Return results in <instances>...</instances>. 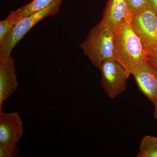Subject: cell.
<instances>
[{
  "mask_svg": "<svg viewBox=\"0 0 157 157\" xmlns=\"http://www.w3.org/2000/svg\"><path fill=\"white\" fill-rule=\"evenodd\" d=\"M127 2L133 15L140 14L147 9V0H127Z\"/></svg>",
  "mask_w": 157,
  "mask_h": 157,
  "instance_id": "cell-13",
  "label": "cell"
},
{
  "mask_svg": "<svg viewBox=\"0 0 157 157\" xmlns=\"http://www.w3.org/2000/svg\"><path fill=\"white\" fill-rule=\"evenodd\" d=\"M17 23L9 14L6 18L0 21V42H2Z\"/></svg>",
  "mask_w": 157,
  "mask_h": 157,
  "instance_id": "cell-12",
  "label": "cell"
},
{
  "mask_svg": "<svg viewBox=\"0 0 157 157\" xmlns=\"http://www.w3.org/2000/svg\"><path fill=\"white\" fill-rule=\"evenodd\" d=\"M101 86L110 99H114L127 88L130 74L114 58L107 59L101 64Z\"/></svg>",
  "mask_w": 157,
  "mask_h": 157,
  "instance_id": "cell-4",
  "label": "cell"
},
{
  "mask_svg": "<svg viewBox=\"0 0 157 157\" xmlns=\"http://www.w3.org/2000/svg\"><path fill=\"white\" fill-rule=\"evenodd\" d=\"M113 41V58L132 75L139 65L147 59V55L131 23L122 24L114 29Z\"/></svg>",
  "mask_w": 157,
  "mask_h": 157,
  "instance_id": "cell-1",
  "label": "cell"
},
{
  "mask_svg": "<svg viewBox=\"0 0 157 157\" xmlns=\"http://www.w3.org/2000/svg\"><path fill=\"white\" fill-rule=\"evenodd\" d=\"M147 9L157 16V0H147Z\"/></svg>",
  "mask_w": 157,
  "mask_h": 157,
  "instance_id": "cell-15",
  "label": "cell"
},
{
  "mask_svg": "<svg viewBox=\"0 0 157 157\" xmlns=\"http://www.w3.org/2000/svg\"><path fill=\"white\" fill-rule=\"evenodd\" d=\"M18 86L15 60L11 56L0 62V111L2 110L4 102L17 91Z\"/></svg>",
  "mask_w": 157,
  "mask_h": 157,
  "instance_id": "cell-9",
  "label": "cell"
},
{
  "mask_svg": "<svg viewBox=\"0 0 157 157\" xmlns=\"http://www.w3.org/2000/svg\"><path fill=\"white\" fill-rule=\"evenodd\" d=\"M127 0H108L101 22L114 31L124 23H131L133 17Z\"/></svg>",
  "mask_w": 157,
  "mask_h": 157,
  "instance_id": "cell-8",
  "label": "cell"
},
{
  "mask_svg": "<svg viewBox=\"0 0 157 157\" xmlns=\"http://www.w3.org/2000/svg\"><path fill=\"white\" fill-rule=\"evenodd\" d=\"M138 89L152 103H157V68L147 59L137 67L133 74Z\"/></svg>",
  "mask_w": 157,
  "mask_h": 157,
  "instance_id": "cell-6",
  "label": "cell"
},
{
  "mask_svg": "<svg viewBox=\"0 0 157 157\" xmlns=\"http://www.w3.org/2000/svg\"><path fill=\"white\" fill-rule=\"evenodd\" d=\"M131 24L147 56H157V16L147 9L134 15Z\"/></svg>",
  "mask_w": 157,
  "mask_h": 157,
  "instance_id": "cell-5",
  "label": "cell"
},
{
  "mask_svg": "<svg viewBox=\"0 0 157 157\" xmlns=\"http://www.w3.org/2000/svg\"><path fill=\"white\" fill-rule=\"evenodd\" d=\"M147 59L153 66L157 68V56H147Z\"/></svg>",
  "mask_w": 157,
  "mask_h": 157,
  "instance_id": "cell-16",
  "label": "cell"
},
{
  "mask_svg": "<svg viewBox=\"0 0 157 157\" xmlns=\"http://www.w3.org/2000/svg\"><path fill=\"white\" fill-rule=\"evenodd\" d=\"M57 0H33L30 2L19 8L16 11H12L10 15L16 20L17 23L24 17L47 8Z\"/></svg>",
  "mask_w": 157,
  "mask_h": 157,
  "instance_id": "cell-10",
  "label": "cell"
},
{
  "mask_svg": "<svg viewBox=\"0 0 157 157\" xmlns=\"http://www.w3.org/2000/svg\"><path fill=\"white\" fill-rule=\"evenodd\" d=\"M155 109L154 111V117L155 119L157 120V103L155 105Z\"/></svg>",
  "mask_w": 157,
  "mask_h": 157,
  "instance_id": "cell-17",
  "label": "cell"
},
{
  "mask_svg": "<svg viewBox=\"0 0 157 157\" xmlns=\"http://www.w3.org/2000/svg\"><path fill=\"white\" fill-rule=\"evenodd\" d=\"M23 134V126L19 113L0 111V144L17 146Z\"/></svg>",
  "mask_w": 157,
  "mask_h": 157,
  "instance_id": "cell-7",
  "label": "cell"
},
{
  "mask_svg": "<svg viewBox=\"0 0 157 157\" xmlns=\"http://www.w3.org/2000/svg\"><path fill=\"white\" fill-rule=\"evenodd\" d=\"M137 157H157V137L144 136L140 141Z\"/></svg>",
  "mask_w": 157,
  "mask_h": 157,
  "instance_id": "cell-11",
  "label": "cell"
},
{
  "mask_svg": "<svg viewBox=\"0 0 157 157\" xmlns=\"http://www.w3.org/2000/svg\"><path fill=\"white\" fill-rule=\"evenodd\" d=\"M63 1L57 0L47 8L21 19L2 42H0V62L11 56L14 47L33 27L45 17L57 14Z\"/></svg>",
  "mask_w": 157,
  "mask_h": 157,
  "instance_id": "cell-3",
  "label": "cell"
},
{
  "mask_svg": "<svg viewBox=\"0 0 157 157\" xmlns=\"http://www.w3.org/2000/svg\"><path fill=\"white\" fill-rule=\"evenodd\" d=\"M79 47L92 64L99 69L105 60L113 58V31L101 21L90 30Z\"/></svg>",
  "mask_w": 157,
  "mask_h": 157,
  "instance_id": "cell-2",
  "label": "cell"
},
{
  "mask_svg": "<svg viewBox=\"0 0 157 157\" xmlns=\"http://www.w3.org/2000/svg\"><path fill=\"white\" fill-rule=\"evenodd\" d=\"M19 151L17 146H7L0 144V157H16Z\"/></svg>",
  "mask_w": 157,
  "mask_h": 157,
  "instance_id": "cell-14",
  "label": "cell"
}]
</instances>
